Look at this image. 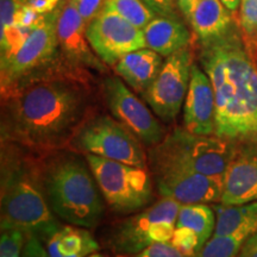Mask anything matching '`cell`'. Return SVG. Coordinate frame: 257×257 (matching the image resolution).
<instances>
[{
	"label": "cell",
	"instance_id": "obj_17",
	"mask_svg": "<svg viewBox=\"0 0 257 257\" xmlns=\"http://www.w3.org/2000/svg\"><path fill=\"white\" fill-rule=\"evenodd\" d=\"M162 57L150 48H143L121 57L113 69L134 91L144 94L155 81L165 63Z\"/></svg>",
	"mask_w": 257,
	"mask_h": 257
},
{
	"label": "cell",
	"instance_id": "obj_9",
	"mask_svg": "<svg viewBox=\"0 0 257 257\" xmlns=\"http://www.w3.org/2000/svg\"><path fill=\"white\" fill-rule=\"evenodd\" d=\"M193 53L189 47L167 57L159 75L142 94L154 113L165 123H172L178 117L187 95Z\"/></svg>",
	"mask_w": 257,
	"mask_h": 257
},
{
	"label": "cell",
	"instance_id": "obj_33",
	"mask_svg": "<svg viewBox=\"0 0 257 257\" xmlns=\"http://www.w3.org/2000/svg\"><path fill=\"white\" fill-rule=\"evenodd\" d=\"M236 257H257V232L245 239Z\"/></svg>",
	"mask_w": 257,
	"mask_h": 257
},
{
	"label": "cell",
	"instance_id": "obj_11",
	"mask_svg": "<svg viewBox=\"0 0 257 257\" xmlns=\"http://www.w3.org/2000/svg\"><path fill=\"white\" fill-rule=\"evenodd\" d=\"M102 92L108 110L118 121L142 142L154 147L166 137V130L138 96L126 87L119 76H108L102 83Z\"/></svg>",
	"mask_w": 257,
	"mask_h": 257
},
{
	"label": "cell",
	"instance_id": "obj_35",
	"mask_svg": "<svg viewBox=\"0 0 257 257\" xmlns=\"http://www.w3.org/2000/svg\"><path fill=\"white\" fill-rule=\"evenodd\" d=\"M221 3H223L231 12L236 11V10L238 9V6L240 5V0H221Z\"/></svg>",
	"mask_w": 257,
	"mask_h": 257
},
{
	"label": "cell",
	"instance_id": "obj_3",
	"mask_svg": "<svg viewBox=\"0 0 257 257\" xmlns=\"http://www.w3.org/2000/svg\"><path fill=\"white\" fill-rule=\"evenodd\" d=\"M32 150L2 142L0 226L21 230L46 242L61 224L48 204L41 180V157Z\"/></svg>",
	"mask_w": 257,
	"mask_h": 257
},
{
	"label": "cell",
	"instance_id": "obj_21",
	"mask_svg": "<svg viewBox=\"0 0 257 257\" xmlns=\"http://www.w3.org/2000/svg\"><path fill=\"white\" fill-rule=\"evenodd\" d=\"M213 210L217 217L214 234L243 232L250 236L257 232V201L236 206L220 204L216 205Z\"/></svg>",
	"mask_w": 257,
	"mask_h": 257
},
{
	"label": "cell",
	"instance_id": "obj_16",
	"mask_svg": "<svg viewBox=\"0 0 257 257\" xmlns=\"http://www.w3.org/2000/svg\"><path fill=\"white\" fill-rule=\"evenodd\" d=\"M184 124L188 131L202 136L216 135V96L206 72L193 64L184 105Z\"/></svg>",
	"mask_w": 257,
	"mask_h": 257
},
{
	"label": "cell",
	"instance_id": "obj_37",
	"mask_svg": "<svg viewBox=\"0 0 257 257\" xmlns=\"http://www.w3.org/2000/svg\"><path fill=\"white\" fill-rule=\"evenodd\" d=\"M117 257H127V256H125V255H119V256H117Z\"/></svg>",
	"mask_w": 257,
	"mask_h": 257
},
{
	"label": "cell",
	"instance_id": "obj_27",
	"mask_svg": "<svg viewBox=\"0 0 257 257\" xmlns=\"http://www.w3.org/2000/svg\"><path fill=\"white\" fill-rule=\"evenodd\" d=\"M170 243L187 257H193L202 248V244L198 234L187 227L176 226Z\"/></svg>",
	"mask_w": 257,
	"mask_h": 257
},
{
	"label": "cell",
	"instance_id": "obj_1",
	"mask_svg": "<svg viewBox=\"0 0 257 257\" xmlns=\"http://www.w3.org/2000/svg\"><path fill=\"white\" fill-rule=\"evenodd\" d=\"M68 62L32 74L2 91V142L46 154L62 150L87 118L91 92Z\"/></svg>",
	"mask_w": 257,
	"mask_h": 257
},
{
	"label": "cell",
	"instance_id": "obj_31",
	"mask_svg": "<svg viewBox=\"0 0 257 257\" xmlns=\"http://www.w3.org/2000/svg\"><path fill=\"white\" fill-rule=\"evenodd\" d=\"M22 257H49V255L37 236L28 234Z\"/></svg>",
	"mask_w": 257,
	"mask_h": 257
},
{
	"label": "cell",
	"instance_id": "obj_2",
	"mask_svg": "<svg viewBox=\"0 0 257 257\" xmlns=\"http://www.w3.org/2000/svg\"><path fill=\"white\" fill-rule=\"evenodd\" d=\"M200 43L199 59L216 96V136L232 143L257 140V59L238 24Z\"/></svg>",
	"mask_w": 257,
	"mask_h": 257
},
{
	"label": "cell",
	"instance_id": "obj_25",
	"mask_svg": "<svg viewBox=\"0 0 257 257\" xmlns=\"http://www.w3.org/2000/svg\"><path fill=\"white\" fill-rule=\"evenodd\" d=\"M237 24L246 48L257 59V0H240Z\"/></svg>",
	"mask_w": 257,
	"mask_h": 257
},
{
	"label": "cell",
	"instance_id": "obj_38",
	"mask_svg": "<svg viewBox=\"0 0 257 257\" xmlns=\"http://www.w3.org/2000/svg\"><path fill=\"white\" fill-rule=\"evenodd\" d=\"M63 2H68V0H63Z\"/></svg>",
	"mask_w": 257,
	"mask_h": 257
},
{
	"label": "cell",
	"instance_id": "obj_4",
	"mask_svg": "<svg viewBox=\"0 0 257 257\" xmlns=\"http://www.w3.org/2000/svg\"><path fill=\"white\" fill-rule=\"evenodd\" d=\"M47 154L41 157V180L51 211L68 224L95 227L104 217L105 205L87 161L76 152Z\"/></svg>",
	"mask_w": 257,
	"mask_h": 257
},
{
	"label": "cell",
	"instance_id": "obj_34",
	"mask_svg": "<svg viewBox=\"0 0 257 257\" xmlns=\"http://www.w3.org/2000/svg\"><path fill=\"white\" fill-rule=\"evenodd\" d=\"M178 2V8L180 11L182 12V15L185 16L186 19L189 18L191 16L193 9L199 0H176Z\"/></svg>",
	"mask_w": 257,
	"mask_h": 257
},
{
	"label": "cell",
	"instance_id": "obj_5",
	"mask_svg": "<svg viewBox=\"0 0 257 257\" xmlns=\"http://www.w3.org/2000/svg\"><path fill=\"white\" fill-rule=\"evenodd\" d=\"M233 143L224 138L193 134L176 126L148 152V166L175 167L221 178L229 165Z\"/></svg>",
	"mask_w": 257,
	"mask_h": 257
},
{
	"label": "cell",
	"instance_id": "obj_30",
	"mask_svg": "<svg viewBox=\"0 0 257 257\" xmlns=\"http://www.w3.org/2000/svg\"><path fill=\"white\" fill-rule=\"evenodd\" d=\"M150 9L159 16L175 17V9L178 6L176 0H143Z\"/></svg>",
	"mask_w": 257,
	"mask_h": 257
},
{
	"label": "cell",
	"instance_id": "obj_12",
	"mask_svg": "<svg viewBox=\"0 0 257 257\" xmlns=\"http://www.w3.org/2000/svg\"><path fill=\"white\" fill-rule=\"evenodd\" d=\"M152 173L161 197L187 204L220 202L223 179L175 167H153Z\"/></svg>",
	"mask_w": 257,
	"mask_h": 257
},
{
	"label": "cell",
	"instance_id": "obj_7",
	"mask_svg": "<svg viewBox=\"0 0 257 257\" xmlns=\"http://www.w3.org/2000/svg\"><path fill=\"white\" fill-rule=\"evenodd\" d=\"M85 159L104 200L117 213H134L153 201V181L147 168L94 155H85Z\"/></svg>",
	"mask_w": 257,
	"mask_h": 257
},
{
	"label": "cell",
	"instance_id": "obj_13",
	"mask_svg": "<svg viewBox=\"0 0 257 257\" xmlns=\"http://www.w3.org/2000/svg\"><path fill=\"white\" fill-rule=\"evenodd\" d=\"M253 201H257V140L233 143L220 204L236 206Z\"/></svg>",
	"mask_w": 257,
	"mask_h": 257
},
{
	"label": "cell",
	"instance_id": "obj_18",
	"mask_svg": "<svg viewBox=\"0 0 257 257\" xmlns=\"http://www.w3.org/2000/svg\"><path fill=\"white\" fill-rule=\"evenodd\" d=\"M147 48L168 57L176 51L185 49L192 41L191 31L175 17L159 16L143 29Z\"/></svg>",
	"mask_w": 257,
	"mask_h": 257
},
{
	"label": "cell",
	"instance_id": "obj_19",
	"mask_svg": "<svg viewBox=\"0 0 257 257\" xmlns=\"http://www.w3.org/2000/svg\"><path fill=\"white\" fill-rule=\"evenodd\" d=\"M49 257H87L99 250L92 233L86 227L61 225L46 242Z\"/></svg>",
	"mask_w": 257,
	"mask_h": 257
},
{
	"label": "cell",
	"instance_id": "obj_10",
	"mask_svg": "<svg viewBox=\"0 0 257 257\" xmlns=\"http://www.w3.org/2000/svg\"><path fill=\"white\" fill-rule=\"evenodd\" d=\"M86 35L93 51L106 66L113 67L128 53L147 48L143 29L128 23L107 5L87 25Z\"/></svg>",
	"mask_w": 257,
	"mask_h": 257
},
{
	"label": "cell",
	"instance_id": "obj_15",
	"mask_svg": "<svg viewBox=\"0 0 257 257\" xmlns=\"http://www.w3.org/2000/svg\"><path fill=\"white\" fill-rule=\"evenodd\" d=\"M180 206V202L162 197L152 206L121 221L112 234V245L118 251L140 253L152 245L150 230L153 225L160 220L176 221Z\"/></svg>",
	"mask_w": 257,
	"mask_h": 257
},
{
	"label": "cell",
	"instance_id": "obj_36",
	"mask_svg": "<svg viewBox=\"0 0 257 257\" xmlns=\"http://www.w3.org/2000/svg\"><path fill=\"white\" fill-rule=\"evenodd\" d=\"M87 257H105V256H102V255H101V253L94 252V253H92V255H89V256H87Z\"/></svg>",
	"mask_w": 257,
	"mask_h": 257
},
{
	"label": "cell",
	"instance_id": "obj_20",
	"mask_svg": "<svg viewBox=\"0 0 257 257\" xmlns=\"http://www.w3.org/2000/svg\"><path fill=\"white\" fill-rule=\"evenodd\" d=\"M188 21L200 42L221 36L233 25L231 11L221 0H199Z\"/></svg>",
	"mask_w": 257,
	"mask_h": 257
},
{
	"label": "cell",
	"instance_id": "obj_32",
	"mask_svg": "<svg viewBox=\"0 0 257 257\" xmlns=\"http://www.w3.org/2000/svg\"><path fill=\"white\" fill-rule=\"evenodd\" d=\"M21 2L41 15L51 14L61 5V0H21Z\"/></svg>",
	"mask_w": 257,
	"mask_h": 257
},
{
	"label": "cell",
	"instance_id": "obj_24",
	"mask_svg": "<svg viewBox=\"0 0 257 257\" xmlns=\"http://www.w3.org/2000/svg\"><path fill=\"white\" fill-rule=\"evenodd\" d=\"M105 5L138 29L146 28L157 16L143 0H106Z\"/></svg>",
	"mask_w": 257,
	"mask_h": 257
},
{
	"label": "cell",
	"instance_id": "obj_14",
	"mask_svg": "<svg viewBox=\"0 0 257 257\" xmlns=\"http://www.w3.org/2000/svg\"><path fill=\"white\" fill-rule=\"evenodd\" d=\"M86 30L87 24L73 0L61 3L56 31L60 50L66 62L80 69H94L104 73L105 63L93 51Z\"/></svg>",
	"mask_w": 257,
	"mask_h": 257
},
{
	"label": "cell",
	"instance_id": "obj_6",
	"mask_svg": "<svg viewBox=\"0 0 257 257\" xmlns=\"http://www.w3.org/2000/svg\"><path fill=\"white\" fill-rule=\"evenodd\" d=\"M141 142L113 115H89L69 143L73 152L147 168L148 156Z\"/></svg>",
	"mask_w": 257,
	"mask_h": 257
},
{
	"label": "cell",
	"instance_id": "obj_23",
	"mask_svg": "<svg viewBox=\"0 0 257 257\" xmlns=\"http://www.w3.org/2000/svg\"><path fill=\"white\" fill-rule=\"evenodd\" d=\"M248 237L243 232L223 236L213 234L193 257H236Z\"/></svg>",
	"mask_w": 257,
	"mask_h": 257
},
{
	"label": "cell",
	"instance_id": "obj_28",
	"mask_svg": "<svg viewBox=\"0 0 257 257\" xmlns=\"http://www.w3.org/2000/svg\"><path fill=\"white\" fill-rule=\"evenodd\" d=\"M105 2L106 0H73L79 14L81 15V17L87 25L100 14L105 5Z\"/></svg>",
	"mask_w": 257,
	"mask_h": 257
},
{
	"label": "cell",
	"instance_id": "obj_22",
	"mask_svg": "<svg viewBox=\"0 0 257 257\" xmlns=\"http://www.w3.org/2000/svg\"><path fill=\"white\" fill-rule=\"evenodd\" d=\"M216 220V212L213 208L207 206V204H187L180 206L176 226L187 227L194 231L204 246L214 232Z\"/></svg>",
	"mask_w": 257,
	"mask_h": 257
},
{
	"label": "cell",
	"instance_id": "obj_29",
	"mask_svg": "<svg viewBox=\"0 0 257 257\" xmlns=\"http://www.w3.org/2000/svg\"><path fill=\"white\" fill-rule=\"evenodd\" d=\"M137 257H187L172 243H155L142 250Z\"/></svg>",
	"mask_w": 257,
	"mask_h": 257
},
{
	"label": "cell",
	"instance_id": "obj_8",
	"mask_svg": "<svg viewBox=\"0 0 257 257\" xmlns=\"http://www.w3.org/2000/svg\"><path fill=\"white\" fill-rule=\"evenodd\" d=\"M60 6L43 16L17 51L2 59V91L56 63L60 49L56 31Z\"/></svg>",
	"mask_w": 257,
	"mask_h": 257
},
{
	"label": "cell",
	"instance_id": "obj_26",
	"mask_svg": "<svg viewBox=\"0 0 257 257\" xmlns=\"http://www.w3.org/2000/svg\"><path fill=\"white\" fill-rule=\"evenodd\" d=\"M28 234L21 230H2L0 257H22Z\"/></svg>",
	"mask_w": 257,
	"mask_h": 257
}]
</instances>
